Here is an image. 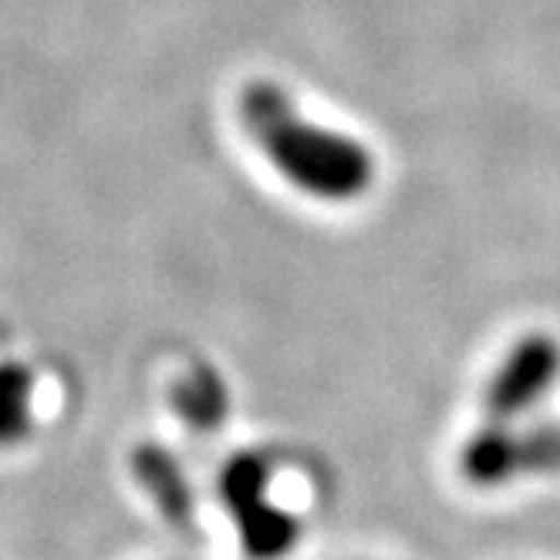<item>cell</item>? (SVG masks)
Here are the masks:
<instances>
[{"label":"cell","mask_w":560,"mask_h":560,"mask_svg":"<svg viewBox=\"0 0 560 560\" xmlns=\"http://www.w3.org/2000/svg\"><path fill=\"white\" fill-rule=\"evenodd\" d=\"M240 122L267 163L311 199L354 203L375 183V155L365 142L314 122L273 82L240 92Z\"/></svg>","instance_id":"obj_1"},{"label":"cell","mask_w":560,"mask_h":560,"mask_svg":"<svg viewBox=\"0 0 560 560\" xmlns=\"http://www.w3.org/2000/svg\"><path fill=\"white\" fill-rule=\"evenodd\" d=\"M459 472L469 487L500 490L524 476L560 472V422H483L459 450Z\"/></svg>","instance_id":"obj_2"},{"label":"cell","mask_w":560,"mask_h":560,"mask_svg":"<svg viewBox=\"0 0 560 560\" xmlns=\"http://www.w3.org/2000/svg\"><path fill=\"white\" fill-rule=\"evenodd\" d=\"M220 500L250 560H284L298 547L301 520L270 497V463L257 453H240L223 466Z\"/></svg>","instance_id":"obj_3"},{"label":"cell","mask_w":560,"mask_h":560,"mask_svg":"<svg viewBox=\"0 0 560 560\" xmlns=\"http://www.w3.org/2000/svg\"><path fill=\"white\" fill-rule=\"evenodd\" d=\"M560 378V341L547 331L516 338L483 388V412L490 422L527 419Z\"/></svg>","instance_id":"obj_4"},{"label":"cell","mask_w":560,"mask_h":560,"mask_svg":"<svg viewBox=\"0 0 560 560\" xmlns=\"http://www.w3.org/2000/svg\"><path fill=\"white\" fill-rule=\"evenodd\" d=\"M132 472L170 527L183 534L196 530V490L189 483L186 469L179 466V459L166 446L142 443L132 453Z\"/></svg>","instance_id":"obj_5"},{"label":"cell","mask_w":560,"mask_h":560,"mask_svg":"<svg viewBox=\"0 0 560 560\" xmlns=\"http://www.w3.org/2000/svg\"><path fill=\"white\" fill-rule=\"evenodd\" d=\"M170 398L176 416L199 435L220 432L230 416V385L213 365H192L183 372Z\"/></svg>","instance_id":"obj_6"},{"label":"cell","mask_w":560,"mask_h":560,"mask_svg":"<svg viewBox=\"0 0 560 560\" xmlns=\"http://www.w3.org/2000/svg\"><path fill=\"white\" fill-rule=\"evenodd\" d=\"M34 425V372L21 362H0V450H11Z\"/></svg>","instance_id":"obj_7"}]
</instances>
